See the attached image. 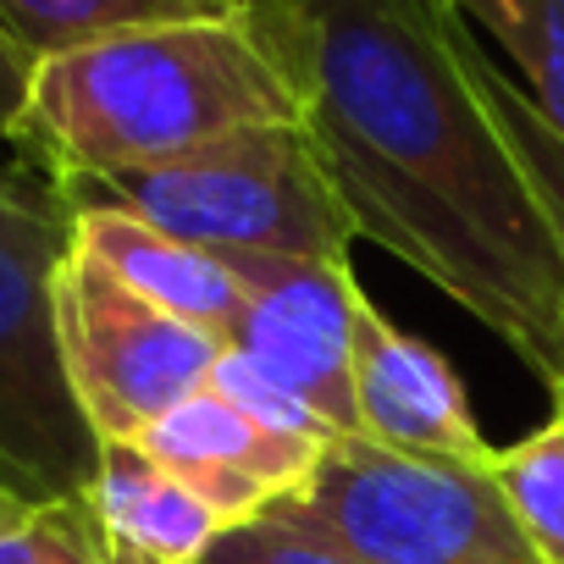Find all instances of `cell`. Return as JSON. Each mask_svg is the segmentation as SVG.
<instances>
[{
    "label": "cell",
    "mask_w": 564,
    "mask_h": 564,
    "mask_svg": "<svg viewBox=\"0 0 564 564\" xmlns=\"http://www.w3.org/2000/svg\"><path fill=\"white\" fill-rule=\"evenodd\" d=\"M355 238L564 382V249L492 122L448 0H260Z\"/></svg>",
    "instance_id": "1"
},
{
    "label": "cell",
    "mask_w": 564,
    "mask_h": 564,
    "mask_svg": "<svg viewBox=\"0 0 564 564\" xmlns=\"http://www.w3.org/2000/svg\"><path fill=\"white\" fill-rule=\"evenodd\" d=\"M276 122H305V100L254 0L249 12L122 29L34 62L12 144H29L56 183H89Z\"/></svg>",
    "instance_id": "2"
},
{
    "label": "cell",
    "mask_w": 564,
    "mask_h": 564,
    "mask_svg": "<svg viewBox=\"0 0 564 564\" xmlns=\"http://www.w3.org/2000/svg\"><path fill=\"white\" fill-rule=\"evenodd\" d=\"M56 188L73 199L122 205L161 232L216 254L344 260L355 238V221L344 216L305 122L243 128L155 166Z\"/></svg>",
    "instance_id": "3"
},
{
    "label": "cell",
    "mask_w": 564,
    "mask_h": 564,
    "mask_svg": "<svg viewBox=\"0 0 564 564\" xmlns=\"http://www.w3.org/2000/svg\"><path fill=\"white\" fill-rule=\"evenodd\" d=\"M73 249L62 188L12 177L0 194V476L29 498H84L100 470V437L73 393L56 271Z\"/></svg>",
    "instance_id": "4"
},
{
    "label": "cell",
    "mask_w": 564,
    "mask_h": 564,
    "mask_svg": "<svg viewBox=\"0 0 564 564\" xmlns=\"http://www.w3.org/2000/svg\"><path fill=\"white\" fill-rule=\"evenodd\" d=\"M265 514L366 564H542L492 481V459H421L371 437H338L311 487Z\"/></svg>",
    "instance_id": "5"
},
{
    "label": "cell",
    "mask_w": 564,
    "mask_h": 564,
    "mask_svg": "<svg viewBox=\"0 0 564 564\" xmlns=\"http://www.w3.org/2000/svg\"><path fill=\"white\" fill-rule=\"evenodd\" d=\"M56 322L73 393L100 443H139L161 415L194 399L227 344L139 300L78 243L56 271Z\"/></svg>",
    "instance_id": "6"
},
{
    "label": "cell",
    "mask_w": 564,
    "mask_h": 564,
    "mask_svg": "<svg viewBox=\"0 0 564 564\" xmlns=\"http://www.w3.org/2000/svg\"><path fill=\"white\" fill-rule=\"evenodd\" d=\"M243 289V316L227 338L232 355L260 366L294 399H305L338 437H360L355 382H349V333L360 282L349 260H300V254H221Z\"/></svg>",
    "instance_id": "7"
},
{
    "label": "cell",
    "mask_w": 564,
    "mask_h": 564,
    "mask_svg": "<svg viewBox=\"0 0 564 564\" xmlns=\"http://www.w3.org/2000/svg\"><path fill=\"white\" fill-rule=\"evenodd\" d=\"M349 382H355L360 437L421 459H465V465L492 459L470 415V393L459 371L443 360V349L393 327L366 294L355 300Z\"/></svg>",
    "instance_id": "8"
},
{
    "label": "cell",
    "mask_w": 564,
    "mask_h": 564,
    "mask_svg": "<svg viewBox=\"0 0 564 564\" xmlns=\"http://www.w3.org/2000/svg\"><path fill=\"white\" fill-rule=\"evenodd\" d=\"M139 448H150L216 514H227V525H249L265 509L300 498L333 443L271 432V426L249 421L243 410H232L221 393L199 388L172 415H161L139 437Z\"/></svg>",
    "instance_id": "9"
},
{
    "label": "cell",
    "mask_w": 564,
    "mask_h": 564,
    "mask_svg": "<svg viewBox=\"0 0 564 564\" xmlns=\"http://www.w3.org/2000/svg\"><path fill=\"white\" fill-rule=\"evenodd\" d=\"M62 199L73 210V243L84 254H95L111 276H122L139 300L161 305L166 316H177L221 344L232 338V327L243 316V289L216 249L172 238L155 221H144L122 205H106V199H73V194H62Z\"/></svg>",
    "instance_id": "10"
},
{
    "label": "cell",
    "mask_w": 564,
    "mask_h": 564,
    "mask_svg": "<svg viewBox=\"0 0 564 564\" xmlns=\"http://www.w3.org/2000/svg\"><path fill=\"white\" fill-rule=\"evenodd\" d=\"M84 498L111 564H205L216 536L232 531L227 514L139 443H100V470Z\"/></svg>",
    "instance_id": "11"
},
{
    "label": "cell",
    "mask_w": 564,
    "mask_h": 564,
    "mask_svg": "<svg viewBox=\"0 0 564 564\" xmlns=\"http://www.w3.org/2000/svg\"><path fill=\"white\" fill-rule=\"evenodd\" d=\"M254 0H0V34L23 45L34 62L122 34L150 23H188V18H227L249 12Z\"/></svg>",
    "instance_id": "12"
},
{
    "label": "cell",
    "mask_w": 564,
    "mask_h": 564,
    "mask_svg": "<svg viewBox=\"0 0 564 564\" xmlns=\"http://www.w3.org/2000/svg\"><path fill=\"white\" fill-rule=\"evenodd\" d=\"M470 34H487L509 62L525 100L564 133V0H448Z\"/></svg>",
    "instance_id": "13"
},
{
    "label": "cell",
    "mask_w": 564,
    "mask_h": 564,
    "mask_svg": "<svg viewBox=\"0 0 564 564\" xmlns=\"http://www.w3.org/2000/svg\"><path fill=\"white\" fill-rule=\"evenodd\" d=\"M492 481L536 558L564 564V410L509 448H492Z\"/></svg>",
    "instance_id": "14"
},
{
    "label": "cell",
    "mask_w": 564,
    "mask_h": 564,
    "mask_svg": "<svg viewBox=\"0 0 564 564\" xmlns=\"http://www.w3.org/2000/svg\"><path fill=\"white\" fill-rule=\"evenodd\" d=\"M470 73H476V89H481L492 122L503 128V139H509L520 172L531 177V188H536V199H542V210H547V221H553V232H558V249H564V133L525 100V89H520L509 73H498V67L481 56L476 34H470ZM547 393H553V388H547Z\"/></svg>",
    "instance_id": "15"
},
{
    "label": "cell",
    "mask_w": 564,
    "mask_h": 564,
    "mask_svg": "<svg viewBox=\"0 0 564 564\" xmlns=\"http://www.w3.org/2000/svg\"><path fill=\"white\" fill-rule=\"evenodd\" d=\"M0 564H111L89 498H51L0 536Z\"/></svg>",
    "instance_id": "16"
},
{
    "label": "cell",
    "mask_w": 564,
    "mask_h": 564,
    "mask_svg": "<svg viewBox=\"0 0 564 564\" xmlns=\"http://www.w3.org/2000/svg\"><path fill=\"white\" fill-rule=\"evenodd\" d=\"M210 393H221L232 410H243L249 421H260V426H271V432H289V437H316V443H338V432L305 404V399H294L282 382H271L260 366H249L243 355H221V366L210 371V382H205Z\"/></svg>",
    "instance_id": "17"
},
{
    "label": "cell",
    "mask_w": 564,
    "mask_h": 564,
    "mask_svg": "<svg viewBox=\"0 0 564 564\" xmlns=\"http://www.w3.org/2000/svg\"><path fill=\"white\" fill-rule=\"evenodd\" d=\"M205 564H366L311 531H294L271 514L249 520V525H232L216 536V547L205 553Z\"/></svg>",
    "instance_id": "18"
},
{
    "label": "cell",
    "mask_w": 564,
    "mask_h": 564,
    "mask_svg": "<svg viewBox=\"0 0 564 564\" xmlns=\"http://www.w3.org/2000/svg\"><path fill=\"white\" fill-rule=\"evenodd\" d=\"M29 78H34V56L0 34V139H18V122L29 106Z\"/></svg>",
    "instance_id": "19"
},
{
    "label": "cell",
    "mask_w": 564,
    "mask_h": 564,
    "mask_svg": "<svg viewBox=\"0 0 564 564\" xmlns=\"http://www.w3.org/2000/svg\"><path fill=\"white\" fill-rule=\"evenodd\" d=\"M40 509V498H29L23 487H12L7 476H0V536H7V531H18L29 514Z\"/></svg>",
    "instance_id": "20"
},
{
    "label": "cell",
    "mask_w": 564,
    "mask_h": 564,
    "mask_svg": "<svg viewBox=\"0 0 564 564\" xmlns=\"http://www.w3.org/2000/svg\"><path fill=\"white\" fill-rule=\"evenodd\" d=\"M553 410H564V382H558V388H553Z\"/></svg>",
    "instance_id": "21"
},
{
    "label": "cell",
    "mask_w": 564,
    "mask_h": 564,
    "mask_svg": "<svg viewBox=\"0 0 564 564\" xmlns=\"http://www.w3.org/2000/svg\"><path fill=\"white\" fill-rule=\"evenodd\" d=\"M12 188V172H0V194H7Z\"/></svg>",
    "instance_id": "22"
}]
</instances>
